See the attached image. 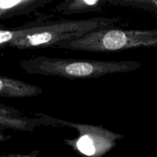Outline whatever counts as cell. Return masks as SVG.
Masks as SVG:
<instances>
[{"label":"cell","instance_id":"52a82bcc","mask_svg":"<svg viewBox=\"0 0 157 157\" xmlns=\"http://www.w3.org/2000/svg\"><path fill=\"white\" fill-rule=\"evenodd\" d=\"M43 90L38 86L15 78L0 76V97L8 98H27L38 96Z\"/></svg>","mask_w":157,"mask_h":157},{"label":"cell","instance_id":"6da1fadb","mask_svg":"<svg viewBox=\"0 0 157 157\" xmlns=\"http://www.w3.org/2000/svg\"><path fill=\"white\" fill-rule=\"evenodd\" d=\"M42 16L36 21L19 26V36L9 47L19 50L52 48L70 40L76 39L94 30L114 27L120 17H96L81 20L61 19L51 21Z\"/></svg>","mask_w":157,"mask_h":157},{"label":"cell","instance_id":"ba28073f","mask_svg":"<svg viewBox=\"0 0 157 157\" xmlns=\"http://www.w3.org/2000/svg\"><path fill=\"white\" fill-rule=\"evenodd\" d=\"M106 6L107 0H64L58 3L53 11L55 13L65 15L102 12Z\"/></svg>","mask_w":157,"mask_h":157},{"label":"cell","instance_id":"277c9868","mask_svg":"<svg viewBox=\"0 0 157 157\" xmlns=\"http://www.w3.org/2000/svg\"><path fill=\"white\" fill-rule=\"evenodd\" d=\"M35 115L44 118L45 126L67 127L76 130L78 137L64 140L63 142L83 156L102 157L114 148L118 141L124 138V135L114 133L102 126L69 122L44 113H35Z\"/></svg>","mask_w":157,"mask_h":157},{"label":"cell","instance_id":"3957f363","mask_svg":"<svg viewBox=\"0 0 157 157\" xmlns=\"http://www.w3.org/2000/svg\"><path fill=\"white\" fill-rule=\"evenodd\" d=\"M157 47V29H125L115 27L94 30L64 41L55 48L90 52H114L139 48Z\"/></svg>","mask_w":157,"mask_h":157},{"label":"cell","instance_id":"8992f818","mask_svg":"<svg viewBox=\"0 0 157 157\" xmlns=\"http://www.w3.org/2000/svg\"><path fill=\"white\" fill-rule=\"evenodd\" d=\"M54 0H0V21L30 15Z\"/></svg>","mask_w":157,"mask_h":157},{"label":"cell","instance_id":"9c48e42d","mask_svg":"<svg viewBox=\"0 0 157 157\" xmlns=\"http://www.w3.org/2000/svg\"><path fill=\"white\" fill-rule=\"evenodd\" d=\"M107 4L146 11L157 17V0H107Z\"/></svg>","mask_w":157,"mask_h":157},{"label":"cell","instance_id":"7c38bea8","mask_svg":"<svg viewBox=\"0 0 157 157\" xmlns=\"http://www.w3.org/2000/svg\"><path fill=\"white\" fill-rule=\"evenodd\" d=\"M5 130H6V129H5L4 127L0 126V140H3L7 139V137H6L4 134Z\"/></svg>","mask_w":157,"mask_h":157},{"label":"cell","instance_id":"5b68a950","mask_svg":"<svg viewBox=\"0 0 157 157\" xmlns=\"http://www.w3.org/2000/svg\"><path fill=\"white\" fill-rule=\"evenodd\" d=\"M0 126L6 130L32 132L40 126H45V120L43 117H28L17 109L0 103Z\"/></svg>","mask_w":157,"mask_h":157},{"label":"cell","instance_id":"7a4b0ae2","mask_svg":"<svg viewBox=\"0 0 157 157\" xmlns=\"http://www.w3.org/2000/svg\"><path fill=\"white\" fill-rule=\"evenodd\" d=\"M18 64L29 75L59 77L69 80L94 79L107 75L131 72L142 67L140 63L135 61L70 59L42 55L22 59Z\"/></svg>","mask_w":157,"mask_h":157},{"label":"cell","instance_id":"30bf717a","mask_svg":"<svg viewBox=\"0 0 157 157\" xmlns=\"http://www.w3.org/2000/svg\"><path fill=\"white\" fill-rule=\"evenodd\" d=\"M16 37L15 29H0V49L9 47L11 41Z\"/></svg>","mask_w":157,"mask_h":157},{"label":"cell","instance_id":"8fae6325","mask_svg":"<svg viewBox=\"0 0 157 157\" xmlns=\"http://www.w3.org/2000/svg\"><path fill=\"white\" fill-rule=\"evenodd\" d=\"M39 151L35 150L28 154H7V155H0V157H38Z\"/></svg>","mask_w":157,"mask_h":157}]
</instances>
